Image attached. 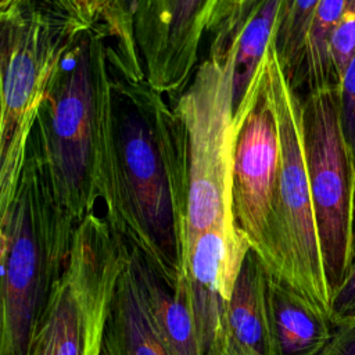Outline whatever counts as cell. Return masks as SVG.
I'll return each instance as SVG.
<instances>
[{"instance_id":"obj_13","label":"cell","mask_w":355,"mask_h":355,"mask_svg":"<svg viewBox=\"0 0 355 355\" xmlns=\"http://www.w3.org/2000/svg\"><path fill=\"white\" fill-rule=\"evenodd\" d=\"M266 300L272 355L324 354L336 333L329 315L270 272Z\"/></svg>"},{"instance_id":"obj_9","label":"cell","mask_w":355,"mask_h":355,"mask_svg":"<svg viewBox=\"0 0 355 355\" xmlns=\"http://www.w3.org/2000/svg\"><path fill=\"white\" fill-rule=\"evenodd\" d=\"M212 0H137L133 35L148 85L179 96L198 65Z\"/></svg>"},{"instance_id":"obj_1","label":"cell","mask_w":355,"mask_h":355,"mask_svg":"<svg viewBox=\"0 0 355 355\" xmlns=\"http://www.w3.org/2000/svg\"><path fill=\"white\" fill-rule=\"evenodd\" d=\"M94 205L110 229L175 288L182 273L180 216L186 184L182 128L144 73L130 71L93 26Z\"/></svg>"},{"instance_id":"obj_5","label":"cell","mask_w":355,"mask_h":355,"mask_svg":"<svg viewBox=\"0 0 355 355\" xmlns=\"http://www.w3.org/2000/svg\"><path fill=\"white\" fill-rule=\"evenodd\" d=\"M263 90L277 125L280 171L265 237L257 252L270 273L331 316L333 295L324 273L305 157L302 98L287 79L273 40L265 58Z\"/></svg>"},{"instance_id":"obj_22","label":"cell","mask_w":355,"mask_h":355,"mask_svg":"<svg viewBox=\"0 0 355 355\" xmlns=\"http://www.w3.org/2000/svg\"><path fill=\"white\" fill-rule=\"evenodd\" d=\"M331 318L336 323L355 318V259L347 277L333 294Z\"/></svg>"},{"instance_id":"obj_18","label":"cell","mask_w":355,"mask_h":355,"mask_svg":"<svg viewBox=\"0 0 355 355\" xmlns=\"http://www.w3.org/2000/svg\"><path fill=\"white\" fill-rule=\"evenodd\" d=\"M319 3L320 0H284L275 26L273 47L295 89L301 82L306 37Z\"/></svg>"},{"instance_id":"obj_19","label":"cell","mask_w":355,"mask_h":355,"mask_svg":"<svg viewBox=\"0 0 355 355\" xmlns=\"http://www.w3.org/2000/svg\"><path fill=\"white\" fill-rule=\"evenodd\" d=\"M262 0H212L205 35L212 42L209 53H223L240 35L241 29Z\"/></svg>"},{"instance_id":"obj_2","label":"cell","mask_w":355,"mask_h":355,"mask_svg":"<svg viewBox=\"0 0 355 355\" xmlns=\"http://www.w3.org/2000/svg\"><path fill=\"white\" fill-rule=\"evenodd\" d=\"M76 226L55 196L35 122L15 196L0 212V355H25L33 327L67 268Z\"/></svg>"},{"instance_id":"obj_21","label":"cell","mask_w":355,"mask_h":355,"mask_svg":"<svg viewBox=\"0 0 355 355\" xmlns=\"http://www.w3.org/2000/svg\"><path fill=\"white\" fill-rule=\"evenodd\" d=\"M340 121L355 168V54L338 83Z\"/></svg>"},{"instance_id":"obj_8","label":"cell","mask_w":355,"mask_h":355,"mask_svg":"<svg viewBox=\"0 0 355 355\" xmlns=\"http://www.w3.org/2000/svg\"><path fill=\"white\" fill-rule=\"evenodd\" d=\"M92 31L67 54L36 118L55 196L78 225L96 208L92 191L96 129Z\"/></svg>"},{"instance_id":"obj_3","label":"cell","mask_w":355,"mask_h":355,"mask_svg":"<svg viewBox=\"0 0 355 355\" xmlns=\"http://www.w3.org/2000/svg\"><path fill=\"white\" fill-rule=\"evenodd\" d=\"M90 28L79 0H0V212L15 196L57 73Z\"/></svg>"},{"instance_id":"obj_17","label":"cell","mask_w":355,"mask_h":355,"mask_svg":"<svg viewBox=\"0 0 355 355\" xmlns=\"http://www.w3.org/2000/svg\"><path fill=\"white\" fill-rule=\"evenodd\" d=\"M351 0H320L306 37L301 82L306 83L309 92L337 87L329 44L331 33L343 17Z\"/></svg>"},{"instance_id":"obj_23","label":"cell","mask_w":355,"mask_h":355,"mask_svg":"<svg viewBox=\"0 0 355 355\" xmlns=\"http://www.w3.org/2000/svg\"><path fill=\"white\" fill-rule=\"evenodd\" d=\"M323 355H355V318L336 323V333Z\"/></svg>"},{"instance_id":"obj_14","label":"cell","mask_w":355,"mask_h":355,"mask_svg":"<svg viewBox=\"0 0 355 355\" xmlns=\"http://www.w3.org/2000/svg\"><path fill=\"white\" fill-rule=\"evenodd\" d=\"M101 355H171L150 313L130 255L115 288Z\"/></svg>"},{"instance_id":"obj_12","label":"cell","mask_w":355,"mask_h":355,"mask_svg":"<svg viewBox=\"0 0 355 355\" xmlns=\"http://www.w3.org/2000/svg\"><path fill=\"white\" fill-rule=\"evenodd\" d=\"M268 275L263 259L250 248L229 300L220 355H272Z\"/></svg>"},{"instance_id":"obj_6","label":"cell","mask_w":355,"mask_h":355,"mask_svg":"<svg viewBox=\"0 0 355 355\" xmlns=\"http://www.w3.org/2000/svg\"><path fill=\"white\" fill-rule=\"evenodd\" d=\"M130 247L92 209L76 226L67 268L31 334L25 355H101L115 288Z\"/></svg>"},{"instance_id":"obj_15","label":"cell","mask_w":355,"mask_h":355,"mask_svg":"<svg viewBox=\"0 0 355 355\" xmlns=\"http://www.w3.org/2000/svg\"><path fill=\"white\" fill-rule=\"evenodd\" d=\"M130 258L137 270L150 313L171 355H201L186 273L179 275L178 283L172 288L137 250L130 248Z\"/></svg>"},{"instance_id":"obj_10","label":"cell","mask_w":355,"mask_h":355,"mask_svg":"<svg viewBox=\"0 0 355 355\" xmlns=\"http://www.w3.org/2000/svg\"><path fill=\"white\" fill-rule=\"evenodd\" d=\"M279 171L280 139L262 85L240 129L233 165L236 222L255 251L261 248L265 237L276 197Z\"/></svg>"},{"instance_id":"obj_4","label":"cell","mask_w":355,"mask_h":355,"mask_svg":"<svg viewBox=\"0 0 355 355\" xmlns=\"http://www.w3.org/2000/svg\"><path fill=\"white\" fill-rule=\"evenodd\" d=\"M237 39L223 53H208L172 107L183 132L186 159L182 263L204 232L240 229L233 209V165L237 137L250 111L234 114Z\"/></svg>"},{"instance_id":"obj_11","label":"cell","mask_w":355,"mask_h":355,"mask_svg":"<svg viewBox=\"0 0 355 355\" xmlns=\"http://www.w3.org/2000/svg\"><path fill=\"white\" fill-rule=\"evenodd\" d=\"M250 248L240 229L215 227L197 237L182 263L201 355L222 352L229 300Z\"/></svg>"},{"instance_id":"obj_24","label":"cell","mask_w":355,"mask_h":355,"mask_svg":"<svg viewBox=\"0 0 355 355\" xmlns=\"http://www.w3.org/2000/svg\"><path fill=\"white\" fill-rule=\"evenodd\" d=\"M136 1L137 0H121L122 10L126 14V17L130 19L132 24H133V12H135V7H136Z\"/></svg>"},{"instance_id":"obj_7","label":"cell","mask_w":355,"mask_h":355,"mask_svg":"<svg viewBox=\"0 0 355 355\" xmlns=\"http://www.w3.org/2000/svg\"><path fill=\"white\" fill-rule=\"evenodd\" d=\"M302 123L315 222L333 295L355 258V168L341 128L337 87L308 92Z\"/></svg>"},{"instance_id":"obj_20","label":"cell","mask_w":355,"mask_h":355,"mask_svg":"<svg viewBox=\"0 0 355 355\" xmlns=\"http://www.w3.org/2000/svg\"><path fill=\"white\" fill-rule=\"evenodd\" d=\"M330 61L334 79L338 83L355 54V0L347 6L343 17L336 25L329 44Z\"/></svg>"},{"instance_id":"obj_25","label":"cell","mask_w":355,"mask_h":355,"mask_svg":"<svg viewBox=\"0 0 355 355\" xmlns=\"http://www.w3.org/2000/svg\"><path fill=\"white\" fill-rule=\"evenodd\" d=\"M354 243H355V194H354Z\"/></svg>"},{"instance_id":"obj_26","label":"cell","mask_w":355,"mask_h":355,"mask_svg":"<svg viewBox=\"0 0 355 355\" xmlns=\"http://www.w3.org/2000/svg\"><path fill=\"white\" fill-rule=\"evenodd\" d=\"M354 257H355V243H354ZM355 259V258H354Z\"/></svg>"},{"instance_id":"obj_16","label":"cell","mask_w":355,"mask_h":355,"mask_svg":"<svg viewBox=\"0 0 355 355\" xmlns=\"http://www.w3.org/2000/svg\"><path fill=\"white\" fill-rule=\"evenodd\" d=\"M283 1L262 0L239 35L233 69L234 112L255 83L266 51L273 40Z\"/></svg>"}]
</instances>
